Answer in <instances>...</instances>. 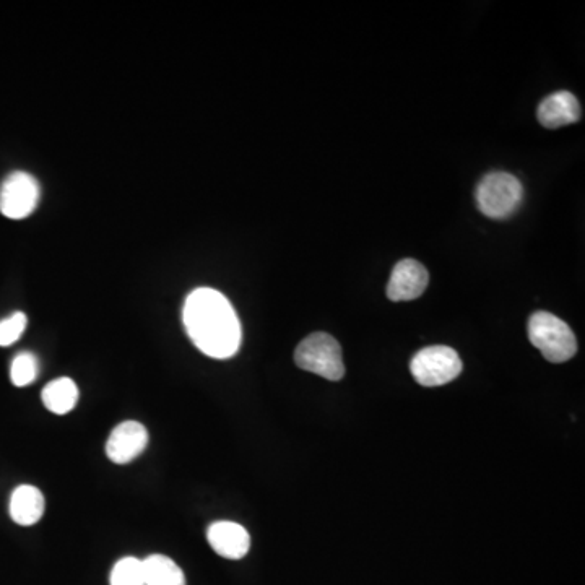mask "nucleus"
<instances>
[{"label":"nucleus","instance_id":"nucleus-1","mask_svg":"<svg viewBox=\"0 0 585 585\" xmlns=\"http://www.w3.org/2000/svg\"><path fill=\"white\" fill-rule=\"evenodd\" d=\"M182 321L195 347L215 360H228L241 347L243 332L230 301L213 288H197L187 296Z\"/></svg>","mask_w":585,"mask_h":585},{"label":"nucleus","instance_id":"nucleus-2","mask_svg":"<svg viewBox=\"0 0 585 585\" xmlns=\"http://www.w3.org/2000/svg\"><path fill=\"white\" fill-rule=\"evenodd\" d=\"M529 338L550 363H564L577 353L571 327L550 312L538 311L529 319Z\"/></svg>","mask_w":585,"mask_h":585},{"label":"nucleus","instance_id":"nucleus-3","mask_svg":"<svg viewBox=\"0 0 585 585\" xmlns=\"http://www.w3.org/2000/svg\"><path fill=\"white\" fill-rule=\"evenodd\" d=\"M295 361L304 371L329 381H340L345 376L340 343L324 332H316L304 338L296 348Z\"/></svg>","mask_w":585,"mask_h":585},{"label":"nucleus","instance_id":"nucleus-4","mask_svg":"<svg viewBox=\"0 0 585 585\" xmlns=\"http://www.w3.org/2000/svg\"><path fill=\"white\" fill-rule=\"evenodd\" d=\"M524 199V187L509 173H491L481 179L477 204L481 213L493 220H504L516 212Z\"/></svg>","mask_w":585,"mask_h":585},{"label":"nucleus","instance_id":"nucleus-5","mask_svg":"<svg viewBox=\"0 0 585 585\" xmlns=\"http://www.w3.org/2000/svg\"><path fill=\"white\" fill-rule=\"evenodd\" d=\"M462 360L451 347L436 345L423 348L413 356L410 371L416 382L425 387L444 386L462 373Z\"/></svg>","mask_w":585,"mask_h":585},{"label":"nucleus","instance_id":"nucleus-6","mask_svg":"<svg viewBox=\"0 0 585 585\" xmlns=\"http://www.w3.org/2000/svg\"><path fill=\"white\" fill-rule=\"evenodd\" d=\"M39 195L38 181L31 174L12 173L0 186V212L10 220L30 217L38 207Z\"/></svg>","mask_w":585,"mask_h":585},{"label":"nucleus","instance_id":"nucleus-7","mask_svg":"<svg viewBox=\"0 0 585 585\" xmlns=\"http://www.w3.org/2000/svg\"><path fill=\"white\" fill-rule=\"evenodd\" d=\"M148 446V431L139 421H124L113 429L106 442V455L114 464H129Z\"/></svg>","mask_w":585,"mask_h":585},{"label":"nucleus","instance_id":"nucleus-8","mask_svg":"<svg viewBox=\"0 0 585 585\" xmlns=\"http://www.w3.org/2000/svg\"><path fill=\"white\" fill-rule=\"evenodd\" d=\"M429 275L425 265L418 260L403 259L395 265L387 285L390 301H412L420 298L428 288Z\"/></svg>","mask_w":585,"mask_h":585},{"label":"nucleus","instance_id":"nucleus-9","mask_svg":"<svg viewBox=\"0 0 585 585\" xmlns=\"http://www.w3.org/2000/svg\"><path fill=\"white\" fill-rule=\"evenodd\" d=\"M207 540L212 550L226 559H241L251 548V537L243 525L220 520L208 527Z\"/></svg>","mask_w":585,"mask_h":585},{"label":"nucleus","instance_id":"nucleus-10","mask_svg":"<svg viewBox=\"0 0 585 585\" xmlns=\"http://www.w3.org/2000/svg\"><path fill=\"white\" fill-rule=\"evenodd\" d=\"M537 117L546 129L569 126L581 119V104L569 91H558L542 101Z\"/></svg>","mask_w":585,"mask_h":585},{"label":"nucleus","instance_id":"nucleus-11","mask_svg":"<svg viewBox=\"0 0 585 585\" xmlns=\"http://www.w3.org/2000/svg\"><path fill=\"white\" fill-rule=\"evenodd\" d=\"M44 496L36 486L22 485L13 491L10 498V517L23 527H30L41 520L44 514Z\"/></svg>","mask_w":585,"mask_h":585},{"label":"nucleus","instance_id":"nucleus-12","mask_svg":"<svg viewBox=\"0 0 585 585\" xmlns=\"http://www.w3.org/2000/svg\"><path fill=\"white\" fill-rule=\"evenodd\" d=\"M44 407L56 415L72 412L78 402V387L70 377H59L49 382L41 392Z\"/></svg>","mask_w":585,"mask_h":585},{"label":"nucleus","instance_id":"nucleus-13","mask_svg":"<svg viewBox=\"0 0 585 585\" xmlns=\"http://www.w3.org/2000/svg\"><path fill=\"white\" fill-rule=\"evenodd\" d=\"M142 563L145 585H186L184 572L168 556H148Z\"/></svg>","mask_w":585,"mask_h":585},{"label":"nucleus","instance_id":"nucleus-14","mask_svg":"<svg viewBox=\"0 0 585 585\" xmlns=\"http://www.w3.org/2000/svg\"><path fill=\"white\" fill-rule=\"evenodd\" d=\"M111 585H145L142 559L127 556L114 564Z\"/></svg>","mask_w":585,"mask_h":585},{"label":"nucleus","instance_id":"nucleus-15","mask_svg":"<svg viewBox=\"0 0 585 585\" xmlns=\"http://www.w3.org/2000/svg\"><path fill=\"white\" fill-rule=\"evenodd\" d=\"M38 371L39 364L36 356L28 351H23L13 358L12 366H10V379H12L13 386H30L31 382L38 377Z\"/></svg>","mask_w":585,"mask_h":585},{"label":"nucleus","instance_id":"nucleus-16","mask_svg":"<svg viewBox=\"0 0 585 585\" xmlns=\"http://www.w3.org/2000/svg\"><path fill=\"white\" fill-rule=\"evenodd\" d=\"M28 317L23 312H13L12 316L0 321V347H9L17 342L25 332Z\"/></svg>","mask_w":585,"mask_h":585}]
</instances>
